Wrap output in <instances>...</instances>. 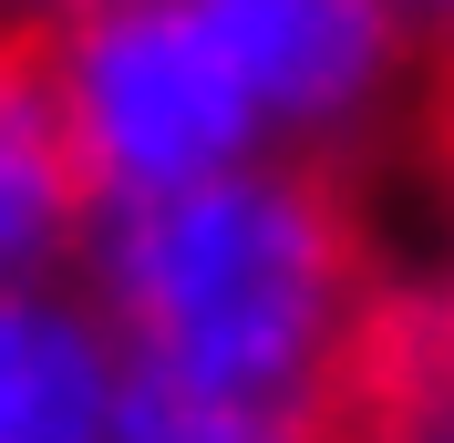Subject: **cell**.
<instances>
[{"label":"cell","instance_id":"obj_1","mask_svg":"<svg viewBox=\"0 0 454 443\" xmlns=\"http://www.w3.org/2000/svg\"><path fill=\"white\" fill-rule=\"evenodd\" d=\"M93 299L124 340L114 433H300L372 309L362 217L331 166H238L93 206Z\"/></svg>","mask_w":454,"mask_h":443},{"label":"cell","instance_id":"obj_2","mask_svg":"<svg viewBox=\"0 0 454 443\" xmlns=\"http://www.w3.org/2000/svg\"><path fill=\"white\" fill-rule=\"evenodd\" d=\"M52 93L73 124L93 206L166 196L258 155L269 104L197 0H114L52 31Z\"/></svg>","mask_w":454,"mask_h":443},{"label":"cell","instance_id":"obj_3","mask_svg":"<svg viewBox=\"0 0 454 443\" xmlns=\"http://www.w3.org/2000/svg\"><path fill=\"white\" fill-rule=\"evenodd\" d=\"M238 73L258 83L269 124L289 135H331L413 52V11L403 0H197Z\"/></svg>","mask_w":454,"mask_h":443},{"label":"cell","instance_id":"obj_4","mask_svg":"<svg viewBox=\"0 0 454 443\" xmlns=\"http://www.w3.org/2000/svg\"><path fill=\"white\" fill-rule=\"evenodd\" d=\"M93 237V186L52 93V31L0 11V289L62 278Z\"/></svg>","mask_w":454,"mask_h":443},{"label":"cell","instance_id":"obj_5","mask_svg":"<svg viewBox=\"0 0 454 443\" xmlns=\"http://www.w3.org/2000/svg\"><path fill=\"white\" fill-rule=\"evenodd\" d=\"M124 423V340L62 278L0 289V443H83Z\"/></svg>","mask_w":454,"mask_h":443},{"label":"cell","instance_id":"obj_6","mask_svg":"<svg viewBox=\"0 0 454 443\" xmlns=\"http://www.w3.org/2000/svg\"><path fill=\"white\" fill-rule=\"evenodd\" d=\"M11 21H42V31H62V21H83V11H114V0H0Z\"/></svg>","mask_w":454,"mask_h":443},{"label":"cell","instance_id":"obj_7","mask_svg":"<svg viewBox=\"0 0 454 443\" xmlns=\"http://www.w3.org/2000/svg\"><path fill=\"white\" fill-rule=\"evenodd\" d=\"M444 11H454V0H444Z\"/></svg>","mask_w":454,"mask_h":443}]
</instances>
